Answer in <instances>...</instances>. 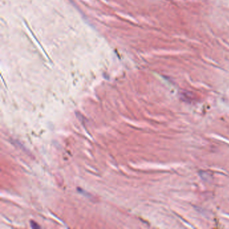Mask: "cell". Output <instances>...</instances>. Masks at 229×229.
<instances>
[{"label":"cell","instance_id":"obj_1","mask_svg":"<svg viewBox=\"0 0 229 229\" xmlns=\"http://www.w3.org/2000/svg\"><path fill=\"white\" fill-rule=\"evenodd\" d=\"M31 226H32L33 229H37V228H39V226L38 224H36V223L34 222H31Z\"/></svg>","mask_w":229,"mask_h":229}]
</instances>
